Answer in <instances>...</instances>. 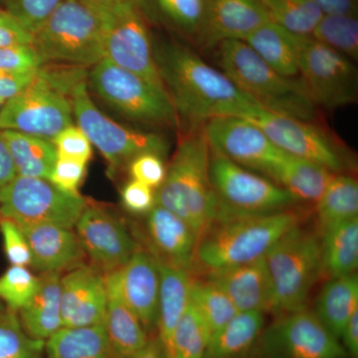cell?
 Instances as JSON below:
<instances>
[{"instance_id":"cell-33","label":"cell","mask_w":358,"mask_h":358,"mask_svg":"<svg viewBox=\"0 0 358 358\" xmlns=\"http://www.w3.org/2000/svg\"><path fill=\"white\" fill-rule=\"evenodd\" d=\"M45 358H115L103 324L62 327L45 341Z\"/></svg>"},{"instance_id":"cell-49","label":"cell","mask_w":358,"mask_h":358,"mask_svg":"<svg viewBox=\"0 0 358 358\" xmlns=\"http://www.w3.org/2000/svg\"><path fill=\"white\" fill-rule=\"evenodd\" d=\"M32 43L31 33L8 11L0 10V48Z\"/></svg>"},{"instance_id":"cell-38","label":"cell","mask_w":358,"mask_h":358,"mask_svg":"<svg viewBox=\"0 0 358 358\" xmlns=\"http://www.w3.org/2000/svg\"><path fill=\"white\" fill-rule=\"evenodd\" d=\"M310 36L350 60H358L357 14H324Z\"/></svg>"},{"instance_id":"cell-11","label":"cell","mask_w":358,"mask_h":358,"mask_svg":"<svg viewBox=\"0 0 358 358\" xmlns=\"http://www.w3.org/2000/svg\"><path fill=\"white\" fill-rule=\"evenodd\" d=\"M73 119L69 96L40 68L31 83L2 106L0 129L52 141Z\"/></svg>"},{"instance_id":"cell-15","label":"cell","mask_w":358,"mask_h":358,"mask_svg":"<svg viewBox=\"0 0 358 358\" xmlns=\"http://www.w3.org/2000/svg\"><path fill=\"white\" fill-rule=\"evenodd\" d=\"M105 58L164 89L155 66L154 41L141 9V0H133L110 11Z\"/></svg>"},{"instance_id":"cell-17","label":"cell","mask_w":358,"mask_h":358,"mask_svg":"<svg viewBox=\"0 0 358 358\" xmlns=\"http://www.w3.org/2000/svg\"><path fill=\"white\" fill-rule=\"evenodd\" d=\"M74 228L91 265L105 275L120 270L140 248L128 224L100 205L88 202Z\"/></svg>"},{"instance_id":"cell-47","label":"cell","mask_w":358,"mask_h":358,"mask_svg":"<svg viewBox=\"0 0 358 358\" xmlns=\"http://www.w3.org/2000/svg\"><path fill=\"white\" fill-rule=\"evenodd\" d=\"M87 166L78 160L57 157L48 180L62 192L80 194L79 187L86 174Z\"/></svg>"},{"instance_id":"cell-44","label":"cell","mask_w":358,"mask_h":358,"mask_svg":"<svg viewBox=\"0 0 358 358\" xmlns=\"http://www.w3.org/2000/svg\"><path fill=\"white\" fill-rule=\"evenodd\" d=\"M57 157L78 160L88 164L93 154L91 141L81 129L74 124L67 127L52 140Z\"/></svg>"},{"instance_id":"cell-40","label":"cell","mask_w":358,"mask_h":358,"mask_svg":"<svg viewBox=\"0 0 358 358\" xmlns=\"http://www.w3.org/2000/svg\"><path fill=\"white\" fill-rule=\"evenodd\" d=\"M154 3L167 22L197 43L203 27L206 0H154Z\"/></svg>"},{"instance_id":"cell-5","label":"cell","mask_w":358,"mask_h":358,"mask_svg":"<svg viewBox=\"0 0 358 358\" xmlns=\"http://www.w3.org/2000/svg\"><path fill=\"white\" fill-rule=\"evenodd\" d=\"M109 13L84 0H64L33 34L44 64L93 67L105 58Z\"/></svg>"},{"instance_id":"cell-50","label":"cell","mask_w":358,"mask_h":358,"mask_svg":"<svg viewBox=\"0 0 358 358\" xmlns=\"http://www.w3.org/2000/svg\"><path fill=\"white\" fill-rule=\"evenodd\" d=\"M36 74L37 72L30 74H13L0 71V99L7 101L17 95L31 83Z\"/></svg>"},{"instance_id":"cell-21","label":"cell","mask_w":358,"mask_h":358,"mask_svg":"<svg viewBox=\"0 0 358 358\" xmlns=\"http://www.w3.org/2000/svg\"><path fill=\"white\" fill-rule=\"evenodd\" d=\"M204 279L227 294L239 312H272L273 289L265 257L204 272Z\"/></svg>"},{"instance_id":"cell-18","label":"cell","mask_w":358,"mask_h":358,"mask_svg":"<svg viewBox=\"0 0 358 358\" xmlns=\"http://www.w3.org/2000/svg\"><path fill=\"white\" fill-rule=\"evenodd\" d=\"M107 306L105 274L82 264L61 277V313L63 327L102 324Z\"/></svg>"},{"instance_id":"cell-20","label":"cell","mask_w":358,"mask_h":358,"mask_svg":"<svg viewBox=\"0 0 358 358\" xmlns=\"http://www.w3.org/2000/svg\"><path fill=\"white\" fill-rule=\"evenodd\" d=\"M143 240L157 260L192 274L197 236L183 219L155 205L145 215Z\"/></svg>"},{"instance_id":"cell-16","label":"cell","mask_w":358,"mask_h":358,"mask_svg":"<svg viewBox=\"0 0 358 358\" xmlns=\"http://www.w3.org/2000/svg\"><path fill=\"white\" fill-rule=\"evenodd\" d=\"M202 128L212 150L268 178L284 157L285 152L275 147L263 129L245 117H213Z\"/></svg>"},{"instance_id":"cell-37","label":"cell","mask_w":358,"mask_h":358,"mask_svg":"<svg viewBox=\"0 0 358 358\" xmlns=\"http://www.w3.org/2000/svg\"><path fill=\"white\" fill-rule=\"evenodd\" d=\"M209 338L208 327L189 301L174 329L166 358H204Z\"/></svg>"},{"instance_id":"cell-28","label":"cell","mask_w":358,"mask_h":358,"mask_svg":"<svg viewBox=\"0 0 358 358\" xmlns=\"http://www.w3.org/2000/svg\"><path fill=\"white\" fill-rule=\"evenodd\" d=\"M265 329V313L239 312L209 338L204 358H247Z\"/></svg>"},{"instance_id":"cell-1","label":"cell","mask_w":358,"mask_h":358,"mask_svg":"<svg viewBox=\"0 0 358 358\" xmlns=\"http://www.w3.org/2000/svg\"><path fill=\"white\" fill-rule=\"evenodd\" d=\"M155 66L179 122L189 129L217 117L251 119L263 109L221 70L176 41L154 43Z\"/></svg>"},{"instance_id":"cell-2","label":"cell","mask_w":358,"mask_h":358,"mask_svg":"<svg viewBox=\"0 0 358 358\" xmlns=\"http://www.w3.org/2000/svg\"><path fill=\"white\" fill-rule=\"evenodd\" d=\"M303 214L294 208L265 213H238L219 209L197 240L193 271L244 265L265 257L288 231L300 225Z\"/></svg>"},{"instance_id":"cell-27","label":"cell","mask_w":358,"mask_h":358,"mask_svg":"<svg viewBox=\"0 0 358 358\" xmlns=\"http://www.w3.org/2000/svg\"><path fill=\"white\" fill-rule=\"evenodd\" d=\"M336 174L319 164L285 152L268 178L299 202L317 203Z\"/></svg>"},{"instance_id":"cell-42","label":"cell","mask_w":358,"mask_h":358,"mask_svg":"<svg viewBox=\"0 0 358 358\" xmlns=\"http://www.w3.org/2000/svg\"><path fill=\"white\" fill-rule=\"evenodd\" d=\"M64 0H6L7 11L31 34Z\"/></svg>"},{"instance_id":"cell-29","label":"cell","mask_w":358,"mask_h":358,"mask_svg":"<svg viewBox=\"0 0 358 358\" xmlns=\"http://www.w3.org/2000/svg\"><path fill=\"white\" fill-rule=\"evenodd\" d=\"M357 310L358 277L353 273L327 280L320 289L313 313L339 339L346 322Z\"/></svg>"},{"instance_id":"cell-23","label":"cell","mask_w":358,"mask_h":358,"mask_svg":"<svg viewBox=\"0 0 358 358\" xmlns=\"http://www.w3.org/2000/svg\"><path fill=\"white\" fill-rule=\"evenodd\" d=\"M31 250V266L40 274L62 273L86 257L75 231L52 224H18Z\"/></svg>"},{"instance_id":"cell-41","label":"cell","mask_w":358,"mask_h":358,"mask_svg":"<svg viewBox=\"0 0 358 358\" xmlns=\"http://www.w3.org/2000/svg\"><path fill=\"white\" fill-rule=\"evenodd\" d=\"M39 282V275L33 274L28 267L10 265L0 275V303L13 312H20L36 293Z\"/></svg>"},{"instance_id":"cell-48","label":"cell","mask_w":358,"mask_h":358,"mask_svg":"<svg viewBox=\"0 0 358 358\" xmlns=\"http://www.w3.org/2000/svg\"><path fill=\"white\" fill-rule=\"evenodd\" d=\"M121 200L124 208L134 215L145 216L157 205L155 190L134 179L122 186Z\"/></svg>"},{"instance_id":"cell-53","label":"cell","mask_w":358,"mask_h":358,"mask_svg":"<svg viewBox=\"0 0 358 358\" xmlns=\"http://www.w3.org/2000/svg\"><path fill=\"white\" fill-rule=\"evenodd\" d=\"M15 176L13 159L9 154L2 131L0 129V188L10 182Z\"/></svg>"},{"instance_id":"cell-7","label":"cell","mask_w":358,"mask_h":358,"mask_svg":"<svg viewBox=\"0 0 358 358\" xmlns=\"http://www.w3.org/2000/svg\"><path fill=\"white\" fill-rule=\"evenodd\" d=\"M88 87L122 117L145 124L178 129L180 122L164 89L103 58L88 73Z\"/></svg>"},{"instance_id":"cell-19","label":"cell","mask_w":358,"mask_h":358,"mask_svg":"<svg viewBox=\"0 0 358 358\" xmlns=\"http://www.w3.org/2000/svg\"><path fill=\"white\" fill-rule=\"evenodd\" d=\"M260 0H206V11L197 44L215 48L226 40H243L270 22Z\"/></svg>"},{"instance_id":"cell-45","label":"cell","mask_w":358,"mask_h":358,"mask_svg":"<svg viewBox=\"0 0 358 358\" xmlns=\"http://www.w3.org/2000/svg\"><path fill=\"white\" fill-rule=\"evenodd\" d=\"M44 65L32 45L0 48V71L13 74H30L38 72Z\"/></svg>"},{"instance_id":"cell-4","label":"cell","mask_w":358,"mask_h":358,"mask_svg":"<svg viewBox=\"0 0 358 358\" xmlns=\"http://www.w3.org/2000/svg\"><path fill=\"white\" fill-rule=\"evenodd\" d=\"M215 48L220 70L264 110L301 121L320 122L319 107L300 78L279 74L242 40H226Z\"/></svg>"},{"instance_id":"cell-56","label":"cell","mask_w":358,"mask_h":358,"mask_svg":"<svg viewBox=\"0 0 358 358\" xmlns=\"http://www.w3.org/2000/svg\"><path fill=\"white\" fill-rule=\"evenodd\" d=\"M6 101L2 100V99H0V110H1L2 106L4 105V103H6Z\"/></svg>"},{"instance_id":"cell-22","label":"cell","mask_w":358,"mask_h":358,"mask_svg":"<svg viewBox=\"0 0 358 358\" xmlns=\"http://www.w3.org/2000/svg\"><path fill=\"white\" fill-rule=\"evenodd\" d=\"M119 273L124 300L148 336H155L160 282L157 259L148 250L140 247Z\"/></svg>"},{"instance_id":"cell-10","label":"cell","mask_w":358,"mask_h":358,"mask_svg":"<svg viewBox=\"0 0 358 358\" xmlns=\"http://www.w3.org/2000/svg\"><path fill=\"white\" fill-rule=\"evenodd\" d=\"M88 201L48 179L15 176L0 188V217L17 224H52L74 229Z\"/></svg>"},{"instance_id":"cell-36","label":"cell","mask_w":358,"mask_h":358,"mask_svg":"<svg viewBox=\"0 0 358 358\" xmlns=\"http://www.w3.org/2000/svg\"><path fill=\"white\" fill-rule=\"evenodd\" d=\"M271 21L291 33L310 36L324 13L310 0H260Z\"/></svg>"},{"instance_id":"cell-51","label":"cell","mask_w":358,"mask_h":358,"mask_svg":"<svg viewBox=\"0 0 358 358\" xmlns=\"http://www.w3.org/2000/svg\"><path fill=\"white\" fill-rule=\"evenodd\" d=\"M341 345L350 358H358V310L346 322L343 333L339 336Z\"/></svg>"},{"instance_id":"cell-57","label":"cell","mask_w":358,"mask_h":358,"mask_svg":"<svg viewBox=\"0 0 358 358\" xmlns=\"http://www.w3.org/2000/svg\"><path fill=\"white\" fill-rule=\"evenodd\" d=\"M2 306H3V303H0V308H1V307H2Z\"/></svg>"},{"instance_id":"cell-6","label":"cell","mask_w":358,"mask_h":358,"mask_svg":"<svg viewBox=\"0 0 358 358\" xmlns=\"http://www.w3.org/2000/svg\"><path fill=\"white\" fill-rule=\"evenodd\" d=\"M273 289L274 315L306 307L322 277L320 238L301 224L282 235L265 255Z\"/></svg>"},{"instance_id":"cell-39","label":"cell","mask_w":358,"mask_h":358,"mask_svg":"<svg viewBox=\"0 0 358 358\" xmlns=\"http://www.w3.org/2000/svg\"><path fill=\"white\" fill-rule=\"evenodd\" d=\"M0 358H45V341L30 338L18 313L0 308Z\"/></svg>"},{"instance_id":"cell-25","label":"cell","mask_w":358,"mask_h":358,"mask_svg":"<svg viewBox=\"0 0 358 358\" xmlns=\"http://www.w3.org/2000/svg\"><path fill=\"white\" fill-rule=\"evenodd\" d=\"M157 261L160 282L155 336L166 355L174 329L189 305L193 275L183 268Z\"/></svg>"},{"instance_id":"cell-26","label":"cell","mask_w":358,"mask_h":358,"mask_svg":"<svg viewBox=\"0 0 358 358\" xmlns=\"http://www.w3.org/2000/svg\"><path fill=\"white\" fill-rule=\"evenodd\" d=\"M36 293L18 312L21 324L30 338L46 341L63 327L60 273L39 275Z\"/></svg>"},{"instance_id":"cell-54","label":"cell","mask_w":358,"mask_h":358,"mask_svg":"<svg viewBox=\"0 0 358 358\" xmlns=\"http://www.w3.org/2000/svg\"><path fill=\"white\" fill-rule=\"evenodd\" d=\"M129 358H166V355L159 338L157 336H152L148 338V343L140 350L134 352Z\"/></svg>"},{"instance_id":"cell-32","label":"cell","mask_w":358,"mask_h":358,"mask_svg":"<svg viewBox=\"0 0 358 358\" xmlns=\"http://www.w3.org/2000/svg\"><path fill=\"white\" fill-rule=\"evenodd\" d=\"M296 36L294 33L270 21L243 41L279 74L296 79L300 78Z\"/></svg>"},{"instance_id":"cell-30","label":"cell","mask_w":358,"mask_h":358,"mask_svg":"<svg viewBox=\"0 0 358 358\" xmlns=\"http://www.w3.org/2000/svg\"><path fill=\"white\" fill-rule=\"evenodd\" d=\"M322 275L341 277L357 273L358 217L331 226L320 236Z\"/></svg>"},{"instance_id":"cell-35","label":"cell","mask_w":358,"mask_h":358,"mask_svg":"<svg viewBox=\"0 0 358 358\" xmlns=\"http://www.w3.org/2000/svg\"><path fill=\"white\" fill-rule=\"evenodd\" d=\"M190 301L208 327L210 336L239 313L227 294L204 278L192 277Z\"/></svg>"},{"instance_id":"cell-12","label":"cell","mask_w":358,"mask_h":358,"mask_svg":"<svg viewBox=\"0 0 358 358\" xmlns=\"http://www.w3.org/2000/svg\"><path fill=\"white\" fill-rule=\"evenodd\" d=\"M251 355L254 358H350L341 341L307 307L278 315L263 329Z\"/></svg>"},{"instance_id":"cell-31","label":"cell","mask_w":358,"mask_h":358,"mask_svg":"<svg viewBox=\"0 0 358 358\" xmlns=\"http://www.w3.org/2000/svg\"><path fill=\"white\" fill-rule=\"evenodd\" d=\"M2 134L13 159L16 176L49 178L57 159V152L52 141L9 129H3Z\"/></svg>"},{"instance_id":"cell-52","label":"cell","mask_w":358,"mask_h":358,"mask_svg":"<svg viewBox=\"0 0 358 358\" xmlns=\"http://www.w3.org/2000/svg\"><path fill=\"white\" fill-rule=\"evenodd\" d=\"M324 14H357L358 0H310Z\"/></svg>"},{"instance_id":"cell-55","label":"cell","mask_w":358,"mask_h":358,"mask_svg":"<svg viewBox=\"0 0 358 358\" xmlns=\"http://www.w3.org/2000/svg\"><path fill=\"white\" fill-rule=\"evenodd\" d=\"M84 1L110 13V11L115 10L117 7L124 6V4L133 1V0H84Z\"/></svg>"},{"instance_id":"cell-43","label":"cell","mask_w":358,"mask_h":358,"mask_svg":"<svg viewBox=\"0 0 358 358\" xmlns=\"http://www.w3.org/2000/svg\"><path fill=\"white\" fill-rule=\"evenodd\" d=\"M0 234L3 242L4 254L9 264L30 267L31 250L20 226L10 219L0 217Z\"/></svg>"},{"instance_id":"cell-46","label":"cell","mask_w":358,"mask_h":358,"mask_svg":"<svg viewBox=\"0 0 358 358\" xmlns=\"http://www.w3.org/2000/svg\"><path fill=\"white\" fill-rule=\"evenodd\" d=\"M131 179L150 186L152 189L164 182L166 174V166L164 157L155 152H145L131 159L128 164Z\"/></svg>"},{"instance_id":"cell-9","label":"cell","mask_w":358,"mask_h":358,"mask_svg":"<svg viewBox=\"0 0 358 358\" xmlns=\"http://www.w3.org/2000/svg\"><path fill=\"white\" fill-rule=\"evenodd\" d=\"M300 79L319 108L338 109L357 102V68L343 54L312 36H296Z\"/></svg>"},{"instance_id":"cell-58","label":"cell","mask_w":358,"mask_h":358,"mask_svg":"<svg viewBox=\"0 0 358 358\" xmlns=\"http://www.w3.org/2000/svg\"><path fill=\"white\" fill-rule=\"evenodd\" d=\"M1 2H6V0H0Z\"/></svg>"},{"instance_id":"cell-34","label":"cell","mask_w":358,"mask_h":358,"mask_svg":"<svg viewBox=\"0 0 358 358\" xmlns=\"http://www.w3.org/2000/svg\"><path fill=\"white\" fill-rule=\"evenodd\" d=\"M358 217V183L352 176L336 173L317 202L320 231Z\"/></svg>"},{"instance_id":"cell-13","label":"cell","mask_w":358,"mask_h":358,"mask_svg":"<svg viewBox=\"0 0 358 358\" xmlns=\"http://www.w3.org/2000/svg\"><path fill=\"white\" fill-rule=\"evenodd\" d=\"M209 173L218 210L265 213L294 208L300 202L274 181L235 164L210 148Z\"/></svg>"},{"instance_id":"cell-8","label":"cell","mask_w":358,"mask_h":358,"mask_svg":"<svg viewBox=\"0 0 358 358\" xmlns=\"http://www.w3.org/2000/svg\"><path fill=\"white\" fill-rule=\"evenodd\" d=\"M68 96L78 128L98 148L113 174L145 152L166 157L169 145L162 136L122 126L98 109L90 96L88 73L72 84Z\"/></svg>"},{"instance_id":"cell-14","label":"cell","mask_w":358,"mask_h":358,"mask_svg":"<svg viewBox=\"0 0 358 358\" xmlns=\"http://www.w3.org/2000/svg\"><path fill=\"white\" fill-rule=\"evenodd\" d=\"M286 154L310 160L334 173H345L350 166L348 150L338 138L310 122L261 110L251 119Z\"/></svg>"},{"instance_id":"cell-24","label":"cell","mask_w":358,"mask_h":358,"mask_svg":"<svg viewBox=\"0 0 358 358\" xmlns=\"http://www.w3.org/2000/svg\"><path fill=\"white\" fill-rule=\"evenodd\" d=\"M107 285L103 329L115 358H129L148 343V336L122 294L119 270L105 275Z\"/></svg>"},{"instance_id":"cell-3","label":"cell","mask_w":358,"mask_h":358,"mask_svg":"<svg viewBox=\"0 0 358 358\" xmlns=\"http://www.w3.org/2000/svg\"><path fill=\"white\" fill-rule=\"evenodd\" d=\"M210 152L202 126L189 129L179 141L164 182L155 190L157 205L183 219L197 240L218 212L209 173Z\"/></svg>"}]
</instances>
